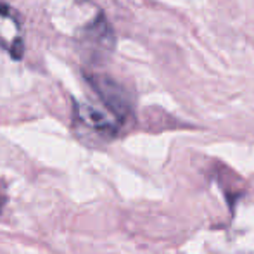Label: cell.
<instances>
[{"mask_svg": "<svg viewBox=\"0 0 254 254\" xmlns=\"http://www.w3.org/2000/svg\"><path fill=\"white\" fill-rule=\"evenodd\" d=\"M92 88L97 92V95L101 97L104 106L114 114L120 121H123L125 118L130 114V99L128 94L125 92V88L121 87L118 81H114L113 78L106 76V74H92L88 76Z\"/></svg>", "mask_w": 254, "mask_h": 254, "instance_id": "7a4b0ae2", "label": "cell"}, {"mask_svg": "<svg viewBox=\"0 0 254 254\" xmlns=\"http://www.w3.org/2000/svg\"><path fill=\"white\" fill-rule=\"evenodd\" d=\"M80 45H81V49L90 56L92 61L106 59V57L113 52L114 33L102 14L81 30Z\"/></svg>", "mask_w": 254, "mask_h": 254, "instance_id": "6da1fadb", "label": "cell"}, {"mask_svg": "<svg viewBox=\"0 0 254 254\" xmlns=\"http://www.w3.org/2000/svg\"><path fill=\"white\" fill-rule=\"evenodd\" d=\"M3 204H5V195H3V192H2V189H0V211H2V207H3Z\"/></svg>", "mask_w": 254, "mask_h": 254, "instance_id": "5b68a950", "label": "cell"}, {"mask_svg": "<svg viewBox=\"0 0 254 254\" xmlns=\"http://www.w3.org/2000/svg\"><path fill=\"white\" fill-rule=\"evenodd\" d=\"M74 116L80 123L87 125L95 131H102V133H113L120 125V120L111 111L106 113L90 104H74Z\"/></svg>", "mask_w": 254, "mask_h": 254, "instance_id": "277c9868", "label": "cell"}, {"mask_svg": "<svg viewBox=\"0 0 254 254\" xmlns=\"http://www.w3.org/2000/svg\"><path fill=\"white\" fill-rule=\"evenodd\" d=\"M0 45L5 49L14 59H21L24 54V40L21 33L19 21L9 7L0 3Z\"/></svg>", "mask_w": 254, "mask_h": 254, "instance_id": "3957f363", "label": "cell"}]
</instances>
